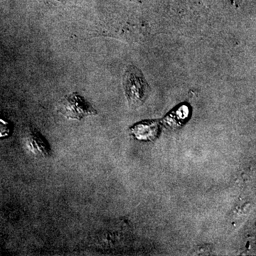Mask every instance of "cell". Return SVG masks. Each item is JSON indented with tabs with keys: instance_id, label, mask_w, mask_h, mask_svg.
Segmentation results:
<instances>
[{
	"instance_id": "6da1fadb",
	"label": "cell",
	"mask_w": 256,
	"mask_h": 256,
	"mask_svg": "<svg viewBox=\"0 0 256 256\" xmlns=\"http://www.w3.org/2000/svg\"><path fill=\"white\" fill-rule=\"evenodd\" d=\"M124 88L130 106L139 107L150 94V88L139 69L129 66L124 76Z\"/></svg>"
},
{
	"instance_id": "277c9868",
	"label": "cell",
	"mask_w": 256,
	"mask_h": 256,
	"mask_svg": "<svg viewBox=\"0 0 256 256\" xmlns=\"http://www.w3.org/2000/svg\"><path fill=\"white\" fill-rule=\"evenodd\" d=\"M10 132V126L4 120L0 119V138L6 137Z\"/></svg>"
},
{
	"instance_id": "7a4b0ae2",
	"label": "cell",
	"mask_w": 256,
	"mask_h": 256,
	"mask_svg": "<svg viewBox=\"0 0 256 256\" xmlns=\"http://www.w3.org/2000/svg\"><path fill=\"white\" fill-rule=\"evenodd\" d=\"M58 110L67 118L77 120L96 114L95 109L77 94L64 97L58 104Z\"/></svg>"
},
{
	"instance_id": "3957f363",
	"label": "cell",
	"mask_w": 256,
	"mask_h": 256,
	"mask_svg": "<svg viewBox=\"0 0 256 256\" xmlns=\"http://www.w3.org/2000/svg\"><path fill=\"white\" fill-rule=\"evenodd\" d=\"M25 144L28 150L38 158H46L50 154L48 142L37 131H30L25 138Z\"/></svg>"
}]
</instances>
